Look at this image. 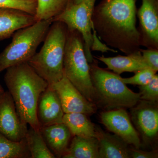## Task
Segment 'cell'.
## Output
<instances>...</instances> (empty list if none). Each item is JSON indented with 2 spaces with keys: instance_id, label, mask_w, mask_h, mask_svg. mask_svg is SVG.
Returning a JSON list of instances; mask_svg holds the SVG:
<instances>
[{
  "instance_id": "6da1fadb",
  "label": "cell",
  "mask_w": 158,
  "mask_h": 158,
  "mask_svg": "<svg viewBox=\"0 0 158 158\" xmlns=\"http://www.w3.org/2000/svg\"><path fill=\"white\" fill-rule=\"evenodd\" d=\"M136 1L102 0L94 6L92 15L99 39L126 55L141 49L140 34L136 27Z\"/></svg>"
},
{
  "instance_id": "7a4b0ae2",
  "label": "cell",
  "mask_w": 158,
  "mask_h": 158,
  "mask_svg": "<svg viewBox=\"0 0 158 158\" xmlns=\"http://www.w3.org/2000/svg\"><path fill=\"white\" fill-rule=\"evenodd\" d=\"M6 70L4 81L20 117L31 127L40 129L37 117V103L40 94L48 87V83L28 62Z\"/></svg>"
},
{
  "instance_id": "3957f363",
  "label": "cell",
  "mask_w": 158,
  "mask_h": 158,
  "mask_svg": "<svg viewBox=\"0 0 158 158\" xmlns=\"http://www.w3.org/2000/svg\"><path fill=\"white\" fill-rule=\"evenodd\" d=\"M67 32L64 23H52L40 51L28 62L49 85L58 82L64 76L63 59Z\"/></svg>"
},
{
  "instance_id": "277c9868",
  "label": "cell",
  "mask_w": 158,
  "mask_h": 158,
  "mask_svg": "<svg viewBox=\"0 0 158 158\" xmlns=\"http://www.w3.org/2000/svg\"><path fill=\"white\" fill-rule=\"evenodd\" d=\"M89 65L96 104L111 110L131 108L140 100V94L135 93L128 88L119 75L101 68L95 59Z\"/></svg>"
},
{
  "instance_id": "5b68a950",
  "label": "cell",
  "mask_w": 158,
  "mask_h": 158,
  "mask_svg": "<svg viewBox=\"0 0 158 158\" xmlns=\"http://www.w3.org/2000/svg\"><path fill=\"white\" fill-rule=\"evenodd\" d=\"M68 30L63 59L64 75L89 101L97 100L84 49L82 35L76 30Z\"/></svg>"
},
{
  "instance_id": "8992f818",
  "label": "cell",
  "mask_w": 158,
  "mask_h": 158,
  "mask_svg": "<svg viewBox=\"0 0 158 158\" xmlns=\"http://www.w3.org/2000/svg\"><path fill=\"white\" fill-rule=\"evenodd\" d=\"M96 0H83L79 4L72 2L62 13L52 20V22L64 23L69 30H76L82 35L85 55L88 63H92L94 57L91 51L102 52L117 51L109 47L99 39L94 31L92 19Z\"/></svg>"
},
{
  "instance_id": "52a82bcc",
  "label": "cell",
  "mask_w": 158,
  "mask_h": 158,
  "mask_svg": "<svg viewBox=\"0 0 158 158\" xmlns=\"http://www.w3.org/2000/svg\"><path fill=\"white\" fill-rule=\"evenodd\" d=\"M52 23L51 19L38 21L16 31L10 44L0 53V73L28 62L44 40Z\"/></svg>"
},
{
  "instance_id": "ba28073f",
  "label": "cell",
  "mask_w": 158,
  "mask_h": 158,
  "mask_svg": "<svg viewBox=\"0 0 158 158\" xmlns=\"http://www.w3.org/2000/svg\"><path fill=\"white\" fill-rule=\"evenodd\" d=\"M27 130V124L20 117L9 91L0 93V134L19 141L25 138Z\"/></svg>"
},
{
  "instance_id": "9c48e42d",
  "label": "cell",
  "mask_w": 158,
  "mask_h": 158,
  "mask_svg": "<svg viewBox=\"0 0 158 158\" xmlns=\"http://www.w3.org/2000/svg\"><path fill=\"white\" fill-rule=\"evenodd\" d=\"M131 118L145 143H152L158 136L157 103L140 100L131 108Z\"/></svg>"
},
{
  "instance_id": "30bf717a",
  "label": "cell",
  "mask_w": 158,
  "mask_h": 158,
  "mask_svg": "<svg viewBox=\"0 0 158 158\" xmlns=\"http://www.w3.org/2000/svg\"><path fill=\"white\" fill-rule=\"evenodd\" d=\"M49 85L58 94L64 113H81L89 115L96 111L95 105L87 100L65 75L58 82Z\"/></svg>"
},
{
  "instance_id": "8fae6325",
  "label": "cell",
  "mask_w": 158,
  "mask_h": 158,
  "mask_svg": "<svg viewBox=\"0 0 158 158\" xmlns=\"http://www.w3.org/2000/svg\"><path fill=\"white\" fill-rule=\"evenodd\" d=\"M100 118L102 123L109 131L120 137L129 145L140 148L141 143L139 133L133 125L124 108L102 112Z\"/></svg>"
},
{
  "instance_id": "7c38bea8",
  "label": "cell",
  "mask_w": 158,
  "mask_h": 158,
  "mask_svg": "<svg viewBox=\"0 0 158 158\" xmlns=\"http://www.w3.org/2000/svg\"><path fill=\"white\" fill-rule=\"evenodd\" d=\"M137 15L141 46L158 49V0H141Z\"/></svg>"
},
{
  "instance_id": "4fadbf2b",
  "label": "cell",
  "mask_w": 158,
  "mask_h": 158,
  "mask_svg": "<svg viewBox=\"0 0 158 158\" xmlns=\"http://www.w3.org/2000/svg\"><path fill=\"white\" fill-rule=\"evenodd\" d=\"M37 114L41 127L63 123L64 113L61 102L56 91L49 85L40 96Z\"/></svg>"
},
{
  "instance_id": "5bb4252c",
  "label": "cell",
  "mask_w": 158,
  "mask_h": 158,
  "mask_svg": "<svg viewBox=\"0 0 158 158\" xmlns=\"http://www.w3.org/2000/svg\"><path fill=\"white\" fill-rule=\"evenodd\" d=\"M95 132L98 141L99 158H131V148L122 138L96 126Z\"/></svg>"
},
{
  "instance_id": "9a60e30c",
  "label": "cell",
  "mask_w": 158,
  "mask_h": 158,
  "mask_svg": "<svg viewBox=\"0 0 158 158\" xmlns=\"http://www.w3.org/2000/svg\"><path fill=\"white\" fill-rule=\"evenodd\" d=\"M34 15L14 9H0V40L9 38L20 29L36 22Z\"/></svg>"
},
{
  "instance_id": "2e32d148",
  "label": "cell",
  "mask_w": 158,
  "mask_h": 158,
  "mask_svg": "<svg viewBox=\"0 0 158 158\" xmlns=\"http://www.w3.org/2000/svg\"><path fill=\"white\" fill-rule=\"evenodd\" d=\"M94 57L104 63L109 69L118 75L124 72L135 73L141 69L150 68L144 61L140 50L125 56L119 55L113 57L104 56Z\"/></svg>"
},
{
  "instance_id": "e0dca14e",
  "label": "cell",
  "mask_w": 158,
  "mask_h": 158,
  "mask_svg": "<svg viewBox=\"0 0 158 158\" xmlns=\"http://www.w3.org/2000/svg\"><path fill=\"white\" fill-rule=\"evenodd\" d=\"M41 134L47 145L55 156L62 157L69 147L71 133L64 123L42 127Z\"/></svg>"
},
{
  "instance_id": "ac0fdd59",
  "label": "cell",
  "mask_w": 158,
  "mask_h": 158,
  "mask_svg": "<svg viewBox=\"0 0 158 158\" xmlns=\"http://www.w3.org/2000/svg\"><path fill=\"white\" fill-rule=\"evenodd\" d=\"M98 148V141L96 137L74 136L62 157L99 158Z\"/></svg>"
},
{
  "instance_id": "d6986e66",
  "label": "cell",
  "mask_w": 158,
  "mask_h": 158,
  "mask_svg": "<svg viewBox=\"0 0 158 158\" xmlns=\"http://www.w3.org/2000/svg\"><path fill=\"white\" fill-rule=\"evenodd\" d=\"M62 121L74 136L96 137L95 126L85 113H64Z\"/></svg>"
},
{
  "instance_id": "ffe728a7",
  "label": "cell",
  "mask_w": 158,
  "mask_h": 158,
  "mask_svg": "<svg viewBox=\"0 0 158 158\" xmlns=\"http://www.w3.org/2000/svg\"><path fill=\"white\" fill-rule=\"evenodd\" d=\"M25 138L31 154V158L56 157L47 145L40 129H36L30 126Z\"/></svg>"
},
{
  "instance_id": "44dd1931",
  "label": "cell",
  "mask_w": 158,
  "mask_h": 158,
  "mask_svg": "<svg viewBox=\"0 0 158 158\" xmlns=\"http://www.w3.org/2000/svg\"><path fill=\"white\" fill-rule=\"evenodd\" d=\"M72 0H37L36 21L52 20L64 11Z\"/></svg>"
},
{
  "instance_id": "7402d4cb",
  "label": "cell",
  "mask_w": 158,
  "mask_h": 158,
  "mask_svg": "<svg viewBox=\"0 0 158 158\" xmlns=\"http://www.w3.org/2000/svg\"><path fill=\"white\" fill-rule=\"evenodd\" d=\"M31 158L25 138L21 141H12L0 134V158Z\"/></svg>"
},
{
  "instance_id": "603a6c76",
  "label": "cell",
  "mask_w": 158,
  "mask_h": 158,
  "mask_svg": "<svg viewBox=\"0 0 158 158\" xmlns=\"http://www.w3.org/2000/svg\"><path fill=\"white\" fill-rule=\"evenodd\" d=\"M37 0H0V9H14L35 15Z\"/></svg>"
},
{
  "instance_id": "cb8c5ba5",
  "label": "cell",
  "mask_w": 158,
  "mask_h": 158,
  "mask_svg": "<svg viewBox=\"0 0 158 158\" xmlns=\"http://www.w3.org/2000/svg\"><path fill=\"white\" fill-rule=\"evenodd\" d=\"M140 100L152 102L158 101V75L156 74L146 85L139 86Z\"/></svg>"
},
{
  "instance_id": "d4e9b609",
  "label": "cell",
  "mask_w": 158,
  "mask_h": 158,
  "mask_svg": "<svg viewBox=\"0 0 158 158\" xmlns=\"http://www.w3.org/2000/svg\"><path fill=\"white\" fill-rule=\"evenodd\" d=\"M157 72L150 68H145L135 73L133 77L128 78H121L125 84L142 86L149 83Z\"/></svg>"
},
{
  "instance_id": "484cf974",
  "label": "cell",
  "mask_w": 158,
  "mask_h": 158,
  "mask_svg": "<svg viewBox=\"0 0 158 158\" xmlns=\"http://www.w3.org/2000/svg\"><path fill=\"white\" fill-rule=\"evenodd\" d=\"M142 56L150 68L156 72L158 70V49H140Z\"/></svg>"
},
{
  "instance_id": "4316f807",
  "label": "cell",
  "mask_w": 158,
  "mask_h": 158,
  "mask_svg": "<svg viewBox=\"0 0 158 158\" xmlns=\"http://www.w3.org/2000/svg\"><path fill=\"white\" fill-rule=\"evenodd\" d=\"M158 152L156 151H144L138 148H131V158H156L158 157Z\"/></svg>"
},
{
  "instance_id": "83f0119b",
  "label": "cell",
  "mask_w": 158,
  "mask_h": 158,
  "mask_svg": "<svg viewBox=\"0 0 158 158\" xmlns=\"http://www.w3.org/2000/svg\"><path fill=\"white\" fill-rule=\"evenodd\" d=\"M83 0H72L74 4H79V3L81 2Z\"/></svg>"
},
{
  "instance_id": "f1b7e54d",
  "label": "cell",
  "mask_w": 158,
  "mask_h": 158,
  "mask_svg": "<svg viewBox=\"0 0 158 158\" xmlns=\"http://www.w3.org/2000/svg\"><path fill=\"white\" fill-rule=\"evenodd\" d=\"M4 91H5V90H4V89H3L2 87V85H0V93H1V92H2Z\"/></svg>"
}]
</instances>
